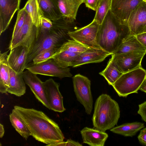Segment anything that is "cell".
Here are the masks:
<instances>
[{"label":"cell","mask_w":146,"mask_h":146,"mask_svg":"<svg viewBox=\"0 0 146 146\" xmlns=\"http://www.w3.org/2000/svg\"><path fill=\"white\" fill-rule=\"evenodd\" d=\"M40 23L41 28L42 30L50 29L53 25L52 22L51 20L43 16L41 17Z\"/></svg>","instance_id":"cell-33"},{"label":"cell","mask_w":146,"mask_h":146,"mask_svg":"<svg viewBox=\"0 0 146 146\" xmlns=\"http://www.w3.org/2000/svg\"><path fill=\"white\" fill-rule=\"evenodd\" d=\"M127 25L131 35L146 33V3L143 2L131 14Z\"/></svg>","instance_id":"cell-13"},{"label":"cell","mask_w":146,"mask_h":146,"mask_svg":"<svg viewBox=\"0 0 146 146\" xmlns=\"http://www.w3.org/2000/svg\"><path fill=\"white\" fill-rule=\"evenodd\" d=\"M8 51L0 53V92L7 94L10 79V67L7 58Z\"/></svg>","instance_id":"cell-21"},{"label":"cell","mask_w":146,"mask_h":146,"mask_svg":"<svg viewBox=\"0 0 146 146\" xmlns=\"http://www.w3.org/2000/svg\"><path fill=\"white\" fill-rule=\"evenodd\" d=\"M39 5L42 16L54 21L63 17L59 10L52 0H40Z\"/></svg>","instance_id":"cell-23"},{"label":"cell","mask_w":146,"mask_h":146,"mask_svg":"<svg viewBox=\"0 0 146 146\" xmlns=\"http://www.w3.org/2000/svg\"><path fill=\"white\" fill-rule=\"evenodd\" d=\"M131 35L127 25L118 21L110 9L100 25L96 38L101 48L111 55Z\"/></svg>","instance_id":"cell-3"},{"label":"cell","mask_w":146,"mask_h":146,"mask_svg":"<svg viewBox=\"0 0 146 146\" xmlns=\"http://www.w3.org/2000/svg\"><path fill=\"white\" fill-rule=\"evenodd\" d=\"M120 116L118 103L108 95L102 94L96 100L92 118L93 128L105 132L114 127Z\"/></svg>","instance_id":"cell-4"},{"label":"cell","mask_w":146,"mask_h":146,"mask_svg":"<svg viewBox=\"0 0 146 146\" xmlns=\"http://www.w3.org/2000/svg\"><path fill=\"white\" fill-rule=\"evenodd\" d=\"M111 0H101L96 11L94 20L100 25L102 23L108 11L110 9Z\"/></svg>","instance_id":"cell-30"},{"label":"cell","mask_w":146,"mask_h":146,"mask_svg":"<svg viewBox=\"0 0 146 146\" xmlns=\"http://www.w3.org/2000/svg\"><path fill=\"white\" fill-rule=\"evenodd\" d=\"M146 77V70L141 67L123 73L111 86L119 97H126L138 93Z\"/></svg>","instance_id":"cell-5"},{"label":"cell","mask_w":146,"mask_h":146,"mask_svg":"<svg viewBox=\"0 0 146 146\" xmlns=\"http://www.w3.org/2000/svg\"><path fill=\"white\" fill-rule=\"evenodd\" d=\"M137 113L142 119L146 122V101L139 105Z\"/></svg>","instance_id":"cell-35"},{"label":"cell","mask_w":146,"mask_h":146,"mask_svg":"<svg viewBox=\"0 0 146 146\" xmlns=\"http://www.w3.org/2000/svg\"><path fill=\"white\" fill-rule=\"evenodd\" d=\"M100 25L94 20L89 25L68 33L70 38L90 48L102 49L97 40Z\"/></svg>","instance_id":"cell-8"},{"label":"cell","mask_w":146,"mask_h":146,"mask_svg":"<svg viewBox=\"0 0 146 146\" xmlns=\"http://www.w3.org/2000/svg\"><path fill=\"white\" fill-rule=\"evenodd\" d=\"M74 91L77 100L84 107L85 112L91 114L93 100L91 90V81L86 77L80 74L72 78Z\"/></svg>","instance_id":"cell-7"},{"label":"cell","mask_w":146,"mask_h":146,"mask_svg":"<svg viewBox=\"0 0 146 146\" xmlns=\"http://www.w3.org/2000/svg\"><path fill=\"white\" fill-rule=\"evenodd\" d=\"M10 121L17 131L27 140L31 135L27 126L14 109L9 115Z\"/></svg>","instance_id":"cell-27"},{"label":"cell","mask_w":146,"mask_h":146,"mask_svg":"<svg viewBox=\"0 0 146 146\" xmlns=\"http://www.w3.org/2000/svg\"><path fill=\"white\" fill-rule=\"evenodd\" d=\"M5 133L3 126L1 123L0 124V138H2Z\"/></svg>","instance_id":"cell-41"},{"label":"cell","mask_w":146,"mask_h":146,"mask_svg":"<svg viewBox=\"0 0 146 146\" xmlns=\"http://www.w3.org/2000/svg\"><path fill=\"white\" fill-rule=\"evenodd\" d=\"M101 0H85L84 3L87 7L96 11L98 7Z\"/></svg>","instance_id":"cell-34"},{"label":"cell","mask_w":146,"mask_h":146,"mask_svg":"<svg viewBox=\"0 0 146 146\" xmlns=\"http://www.w3.org/2000/svg\"><path fill=\"white\" fill-rule=\"evenodd\" d=\"M145 1L146 3V1Z\"/></svg>","instance_id":"cell-43"},{"label":"cell","mask_w":146,"mask_h":146,"mask_svg":"<svg viewBox=\"0 0 146 146\" xmlns=\"http://www.w3.org/2000/svg\"><path fill=\"white\" fill-rule=\"evenodd\" d=\"M145 51H146V48L138 40L135 35H131L111 55Z\"/></svg>","instance_id":"cell-22"},{"label":"cell","mask_w":146,"mask_h":146,"mask_svg":"<svg viewBox=\"0 0 146 146\" xmlns=\"http://www.w3.org/2000/svg\"><path fill=\"white\" fill-rule=\"evenodd\" d=\"M123 73L116 68L111 58L106 68L99 74L103 76L110 85H112Z\"/></svg>","instance_id":"cell-28"},{"label":"cell","mask_w":146,"mask_h":146,"mask_svg":"<svg viewBox=\"0 0 146 146\" xmlns=\"http://www.w3.org/2000/svg\"><path fill=\"white\" fill-rule=\"evenodd\" d=\"M40 0H28L24 7L33 23L37 27H41L40 18L42 16L39 5Z\"/></svg>","instance_id":"cell-26"},{"label":"cell","mask_w":146,"mask_h":146,"mask_svg":"<svg viewBox=\"0 0 146 146\" xmlns=\"http://www.w3.org/2000/svg\"><path fill=\"white\" fill-rule=\"evenodd\" d=\"M66 142L63 141L50 144L49 146H65Z\"/></svg>","instance_id":"cell-40"},{"label":"cell","mask_w":146,"mask_h":146,"mask_svg":"<svg viewBox=\"0 0 146 146\" xmlns=\"http://www.w3.org/2000/svg\"><path fill=\"white\" fill-rule=\"evenodd\" d=\"M139 90L146 93V77L140 86Z\"/></svg>","instance_id":"cell-39"},{"label":"cell","mask_w":146,"mask_h":146,"mask_svg":"<svg viewBox=\"0 0 146 146\" xmlns=\"http://www.w3.org/2000/svg\"><path fill=\"white\" fill-rule=\"evenodd\" d=\"M79 54L68 50L56 52L49 59H53L59 65L63 67H72L74 61Z\"/></svg>","instance_id":"cell-25"},{"label":"cell","mask_w":146,"mask_h":146,"mask_svg":"<svg viewBox=\"0 0 146 146\" xmlns=\"http://www.w3.org/2000/svg\"><path fill=\"white\" fill-rule=\"evenodd\" d=\"M83 143L91 146H104L108 135L105 132L87 127L80 131Z\"/></svg>","instance_id":"cell-18"},{"label":"cell","mask_w":146,"mask_h":146,"mask_svg":"<svg viewBox=\"0 0 146 146\" xmlns=\"http://www.w3.org/2000/svg\"><path fill=\"white\" fill-rule=\"evenodd\" d=\"M27 13L24 7L18 11L12 38H13L17 34L22 28L24 23Z\"/></svg>","instance_id":"cell-31"},{"label":"cell","mask_w":146,"mask_h":146,"mask_svg":"<svg viewBox=\"0 0 146 146\" xmlns=\"http://www.w3.org/2000/svg\"><path fill=\"white\" fill-rule=\"evenodd\" d=\"M36 75L27 70L23 72V77L25 84L30 87L36 98L43 105L50 110L46 98L43 82Z\"/></svg>","instance_id":"cell-15"},{"label":"cell","mask_w":146,"mask_h":146,"mask_svg":"<svg viewBox=\"0 0 146 146\" xmlns=\"http://www.w3.org/2000/svg\"><path fill=\"white\" fill-rule=\"evenodd\" d=\"M90 48L75 40L68 39L63 43L56 52L68 50L80 54Z\"/></svg>","instance_id":"cell-29"},{"label":"cell","mask_w":146,"mask_h":146,"mask_svg":"<svg viewBox=\"0 0 146 146\" xmlns=\"http://www.w3.org/2000/svg\"><path fill=\"white\" fill-rule=\"evenodd\" d=\"M74 21L63 17L52 21V26L50 29L41 28L38 39L29 55L27 66L36 56L52 48H59L69 39H67V37H69L68 32L77 28Z\"/></svg>","instance_id":"cell-2"},{"label":"cell","mask_w":146,"mask_h":146,"mask_svg":"<svg viewBox=\"0 0 146 146\" xmlns=\"http://www.w3.org/2000/svg\"><path fill=\"white\" fill-rule=\"evenodd\" d=\"M145 127L144 123L139 122L125 123L110 129L113 133L125 137H132Z\"/></svg>","instance_id":"cell-24"},{"label":"cell","mask_w":146,"mask_h":146,"mask_svg":"<svg viewBox=\"0 0 146 146\" xmlns=\"http://www.w3.org/2000/svg\"><path fill=\"white\" fill-rule=\"evenodd\" d=\"M26 69L36 74L60 78L72 76L69 68L60 66L52 58L38 64H30L27 66Z\"/></svg>","instance_id":"cell-9"},{"label":"cell","mask_w":146,"mask_h":146,"mask_svg":"<svg viewBox=\"0 0 146 146\" xmlns=\"http://www.w3.org/2000/svg\"><path fill=\"white\" fill-rule=\"evenodd\" d=\"M58 48H52L41 53L33 58L32 64H38L48 60L54 54Z\"/></svg>","instance_id":"cell-32"},{"label":"cell","mask_w":146,"mask_h":146,"mask_svg":"<svg viewBox=\"0 0 146 146\" xmlns=\"http://www.w3.org/2000/svg\"><path fill=\"white\" fill-rule=\"evenodd\" d=\"M40 30L41 27H36L27 13L22 28L17 34L11 38L9 49L10 50L19 46H24L27 48L29 54L38 39Z\"/></svg>","instance_id":"cell-6"},{"label":"cell","mask_w":146,"mask_h":146,"mask_svg":"<svg viewBox=\"0 0 146 146\" xmlns=\"http://www.w3.org/2000/svg\"><path fill=\"white\" fill-rule=\"evenodd\" d=\"M43 85L50 110L60 113L65 111L63 97L59 90L60 84L50 78L43 82Z\"/></svg>","instance_id":"cell-12"},{"label":"cell","mask_w":146,"mask_h":146,"mask_svg":"<svg viewBox=\"0 0 146 146\" xmlns=\"http://www.w3.org/2000/svg\"><path fill=\"white\" fill-rule=\"evenodd\" d=\"M144 1H146V0H142Z\"/></svg>","instance_id":"cell-42"},{"label":"cell","mask_w":146,"mask_h":146,"mask_svg":"<svg viewBox=\"0 0 146 146\" xmlns=\"http://www.w3.org/2000/svg\"><path fill=\"white\" fill-rule=\"evenodd\" d=\"M21 0H0V35L8 28Z\"/></svg>","instance_id":"cell-16"},{"label":"cell","mask_w":146,"mask_h":146,"mask_svg":"<svg viewBox=\"0 0 146 146\" xmlns=\"http://www.w3.org/2000/svg\"><path fill=\"white\" fill-rule=\"evenodd\" d=\"M111 54L102 49L90 48L79 54L73 64L72 67H77L83 65L101 62Z\"/></svg>","instance_id":"cell-17"},{"label":"cell","mask_w":146,"mask_h":146,"mask_svg":"<svg viewBox=\"0 0 146 146\" xmlns=\"http://www.w3.org/2000/svg\"><path fill=\"white\" fill-rule=\"evenodd\" d=\"M63 17L75 20L77 13L81 4L85 0H52Z\"/></svg>","instance_id":"cell-19"},{"label":"cell","mask_w":146,"mask_h":146,"mask_svg":"<svg viewBox=\"0 0 146 146\" xmlns=\"http://www.w3.org/2000/svg\"><path fill=\"white\" fill-rule=\"evenodd\" d=\"M143 1L142 0H111L110 10L118 21L127 25L132 13Z\"/></svg>","instance_id":"cell-11"},{"label":"cell","mask_w":146,"mask_h":146,"mask_svg":"<svg viewBox=\"0 0 146 146\" xmlns=\"http://www.w3.org/2000/svg\"><path fill=\"white\" fill-rule=\"evenodd\" d=\"M136 36L140 43L146 48V33L140 34Z\"/></svg>","instance_id":"cell-37"},{"label":"cell","mask_w":146,"mask_h":146,"mask_svg":"<svg viewBox=\"0 0 146 146\" xmlns=\"http://www.w3.org/2000/svg\"><path fill=\"white\" fill-rule=\"evenodd\" d=\"M79 142L71 139H68L66 142L65 146H82Z\"/></svg>","instance_id":"cell-38"},{"label":"cell","mask_w":146,"mask_h":146,"mask_svg":"<svg viewBox=\"0 0 146 146\" xmlns=\"http://www.w3.org/2000/svg\"><path fill=\"white\" fill-rule=\"evenodd\" d=\"M14 109L21 118L32 136L46 146L63 141L64 135L57 123L44 112L33 108L15 106Z\"/></svg>","instance_id":"cell-1"},{"label":"cell","mask_w":146,"mask_h":146,"mask_svg":"<svg viewBox=\"0 0 146 146\" xmlns=\"http://www.w3.org/2000/svg\"><path fill=\"white\" fill-rule=\"evenodd\" d=\"M146 51L113 54L111 58L121 72L124 73L141 67L142 60Z\"/></svg>","instance_id":"cell-10"},{"label":"cell","mask_w":146,"mask_h":146,"mask_svg":"<svg viewBox=\"0 0 146 146\" xmlns=\"http://www.w3.org/2000/svg\"><path fill=\"white\" fill-rule=\"evenodd\" d=\"M23 72L16 73L10 67V84L7 92L18 97L25 94L26 88Z\"/></svg>","instance_id":"cell-20"},{"label":"cell","mask_w":146,"mask_h":146,"mask_svg":"<svg viewBox=\"0 0 146 146\" xmlns=\"http://www.w3.org/2000/svg\"><path fill=\"white\" fill-rule=\"evenodd\" d=\"M29 52L25 46L20 45L10 50L7 60L9 67L17 73L23 72L27 66Z\"/></svg>","instance_id":"cell-14"},{"label":"cell","mask_w":146,"mask_h":146,"mask_svg":"<svg viewBox=\"0 0 146 146\" xmlns=\"http://www.w3.org/2000/svg\"><path fill=\"white\" fill-rule=\"evenodd\" d=\"M137 138L140 143L146 145V127L141 130Z\"/></svg>","instance_id":"cell-36"}]
</instances>
